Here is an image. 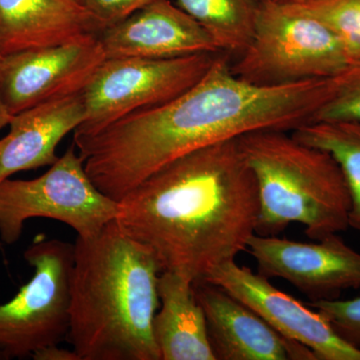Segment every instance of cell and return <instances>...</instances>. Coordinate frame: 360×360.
<instances>
[{
    "label": "cell",
    "mask_w": 360,
    "mask_h": 360,
    "mask_svg": "<svg viewBox=\"0 0 360 360\" xmlns=\"http://www.w3.org/2000/svg\"><path fill=\"white\" fill-rule=\"evenodd\" d=\"M349 65L335 32L292 2H260L255 30L231 63L248 84L276 86L335 77Z\"/></svg>",
    "instance_id": "obj_5"
},
{
    "label": "cell",
    "mask_w": 360,
    "mask_h": 360,
    "mask_svg": "<svg viewBox=\"0 0 360 360\" xmlns=\"http://www.w3.org/2000/svg\"><path fill=\"white\" fill-rule=\"evenodd\" d=\"M219 53L198 84L167 103L101 129L73 132L87 174L120 201L146 177L181 156L264 129L292 131L314 120L329 96V78L260 86L231 70Z\"/></svg>",
    "instance_id": "obj_1"
},
{
    "label": "cell",
    "mask_w": 360,
    "mask_h": 360,
    "mask_svg": "<svg viewBox=\"0 0 360 360\" xmlns=\"http://www.w3.org/2000/svg\"><path fill=\"white\" fill-rule=\"evenodd\" d=\"M202 281L219 286L262 316L279 335L314 352L317 360H360V348L350 345L330 322L312 307L272 285L236 260L212 269Z\"/></svg>",
    "instance_id": "obj_10"
},
{
    "label": "cell",
    "mask_w": 360,
    "mask_h": 360,
    "mask_svg": "<svg viewBox=\"0 0 360 360\" xmlns=\"http://www.w3.org/2000/svg\"><path fill=\"white\" fill-rule=\"evenodd\" d=\"M274 1H277V2H293V1H297V0H274Z\"/></svg>",
    "instance_id": "obj_25"
},
{
    "label": "cell",
    "mask_w": 360,
    "mask_h": 360,
    "mask_svg": "<svg viewBox=\"0 0 360 360\" xmlns=\"http://www.w3.org/2000/svg\"><path fill=\"white\" fill-rule=\"evenodd\" d=\"M33 360H82L75 349L60 348L58 345H49L33 354Z\"/></svg>",
    "instance_id": "obj_23"
},
{
    "label": "cell",
    "mask_w": 360,
    "mask_h": 360,
    "mask_svg": "<svg viewBox=\"0 0 360 360\" xmlns=\"http://www.w3.org/2000/svg\"><path fill=\"white\" fill-rule=\"evenodd\" d=\"M82 94L54 99L14 115L0 139V184L25 170L51 167L61 141L85 122Z\"/></svg>",
    "instance_id": "obj_14"
},
{
    "label": "cell",
    "mask_w": 360,
    "mask_h": 360,
    "mask_svg": "<svg viewBox=\"0 0 360 360\" xmlns=\"http://www.w3.org/2000/svg\"><path fill=\"white\" fill-rule=\"evenodd\" d=\"M106 58L169 59L224 53L205 28L174 0H158L99 33Z\"/></svg>",
    "instance_id": "obj_12"
},
{
    "label": "cell",
    "mask_w": 360,
    "mask_h": 360,
    "mask_svg": "<svg viewBox=\"0 0 360 360\" xmlns=\"http://www.w3.org/2000/svg\"><path fill=\"white\" fill-rule=\"evenodd\" d=\"M162 269L116 224L77 238L68 340L82 360H160L153 335Z\"/></svg>",
    "instance_id": "obj_3"
},
{
    "label": "cell",
    "mask_w": 360,
    "mask_h": 360,
    "mask_svg": "<svg viewBox=\"0 0 360 360\" xmlns=\"http://www.w3.org/2000/svg\"><path fill=\"white\" fill-rule=\"evenodd\" d=\"M98 35L0 56V97L11 115L82 94L105 60Z\"/></svg>",
    "instance_id": "obj_9"
},
{
    "label": "cell",
    "mask_w": 360,
    "mask_h": 360,
    "mask_svg": "<svg viewBox=\"0 0 360 360\" xmlns=\"http://www.w3.org/2000/svg\"><path fill=\"white\" fill-rule=\"evenodd\" d=\"M116 224L155 253L162 271L202 281L257 233L255 175L238 139L177 158L117 201Z\"/></svg>",
    "instance_id": "obj_2"
},
{
    "label": "cell",
    "mask_w": 360,
    "mask_h": 360,
    "mask_svg": "<svg viewBox=\"0 0 360 360\" xmlns=\"http://www.w3.org/2000/svg\"><path fill=\"white\" fill-rule=\"evenodd\" d=\"M309 305L321 312L343 340L360 348V295L350 300H311Z\"/></svg>",
    "instance_id": "obj_21"
},
{
    "label": "cell",
    "mask_w": 360,
    "mask_h": 360,
    "mask_svg": "<svg viewBox=\"0 0 360 360\" xmlns=\"http://www.w3.org/2000/svg\"><path fill=\"white\" fill-rule=\"evenodd\" d=\"M212 35L219 51L238 56L250 44L259 0H174Z\"/></svg>",
    "instance_id": "obj_17"
},
{
    "label": "cell",
    "mask_w": 360,
    "mask_h": 360,
    "mask_svg": "<svg viewBox=\"0 0 360 360\" xmlns=\"http://www.w3.org/2000/svg\"><path fill=\"white\" fill-rule=\"evenodd\" d=\"M158 290L160 309L153 319V335L160 360H217L193 281L162 271Z\"/></svg>",
    "instance_id": "obj_16"
},
{
    "label": "cell",
    "mask_w": 360,
    "mask_h": 360,
    "mask_svg": "<svg viewBox=\"0 0 360 360\" xmlns=\"http://www.w3.org/2000/svg\"><path fill=\"white\" fill-rule=\"evenodd\" d=\"M13 117V115L7 110L6 104L0 97V130L6 127V125H9Z\"/></svg>",
    "instance_id": "obj_24"
},
{
    "label": "cell",
    "mask_w": 360,
    "mask_h": 360,
    "mask_svg": "<svg viewBox=\"0 0 360 360\" xmlns=\"http://www.w3.org/2000/svg\"><path fill=\"white\" fill-rule=\"evenodd\" d=\"M105 25L78 0H0V54L98 35Z\"/></svg>",
    "instance_id": "obj_15"
},
{
    "label": "cell",
    "mask_w": 360,
    "mask_h": 360,
    "mask_svg": "<svg viewBox=\"0 0 360 360\" xmlns=\"http://www.w3.org/2000/svg\"><path fill=\"white\" fill-rule=\"evenodd\" d=\"M78 1H79V0H78Z\"/></svg>",
    "instance_id": "obj_28"
},
{
    "label": "cell",
    "mask_w": 360,
    "mask_h": 360,
    "mask_svg": "<svg viewBox=\"0 0 360 360\" xmlns=\"http://www.w3.org/2000/svg\"><path fill=\"white\" fill-rule=\"evenodd\" d=\"M217 360H317L314 352L279 335L231 293L206 281L194 283Z\"/></svg>",
    "instance_id": "obj_13"
},
{
    "label": "cell",
    "mask_w": 360,
    "mask_h": 360,
    "mask_svg": "<svg viewBox=\"0 0 360 360\" xmlns=\"http://www.w3.org/2000/svg\"><path fill=\"white\" fill-rule=\"evenodd\" d=\"M329 78L328 98L312 120L360 122V63L348 65Z\"/></svg>",
    "instance_id": "obj_20"
},
{
    "label": "cell",
    "mask_w": 360,
    "mask_h": 360,
    "mask_svg": "<svg viewBox=\"0 0 360 360\" xmlns=\"http://www.w3.org/2000/svg\"><path fill=\"white\" fill-rule=\"evenodd\" d=\"M260 2L265 1V0H259Z\"/></svg>",
    "instance_id": "obj_26"
},
{
    "label": "cell",
    "mask_w": 360,
    "mask_h": 360,
    "mask_svg": "<svg viewBox=\"0 0 360 360\" xmlns=\"http://www.w3.org/2000/svg\"><path fill=\"white\" fill-rule=\"evenodd\" d=\"M246 250L260 274L288 281L311 300H331L341 290L360 288V252L338 233L315 243L255 233Z\"/></svg>",
    "instance_id": "obj_11"
},
{
    "label": "cell",
    "mask_w": 360,
    "mask_h": 360,
    "mask_svg": "<svg viewBox=\"0 0 360 360\" xmlns=\"http://www.w3.org/2000/svg\"><path fill=\"white\" fill-rule=\"evenodd\" d=\"M158 0H79L104 25H115Z\"/></svg>",
    "instance_id": "obj_22"
},
{
    "label": "cell",
    "mask_w": 360,
    "mask_h": 360,
    "mask_svg": "<svg viewBox=\"0 0 360 360\" xmlns=\"http://www.w3.org/2000/svg\"><path fill=\"white\" fill-rule=\"evenodd\" d=\"M0 56H1V54H0Z\"/></svg>",
    "instance_id": "obj_27"
},
{
    "label": "cell",
    "mask_w": 360,
    "mask_h": 360,
    "mask_svg": "<svg viewBox=\"0 0 360 360\" xmlns=\"http://www.w3.org/2000/svg\"><path fill=\"white\" fill-rule=\"evenodd\" d=\"M238 142L257 184V234L276 236L300 224L319 240L350 227L349 191L331 155L286 130H257Z\"/></svg>",
    "instance_id": "obj_4"
},
{
    "label": "cell",
    "mask_w": 360,
    "mask_h": 360,
    "mask_svg": "<svg viewBox=\"0 0 360 360\" xmlns=\"http://www.w3.org/2000/svg\"><path fill=\"white\" fill-rule=\"evenodd\" d=\"M117 208L90 179L73 144L41 176L0 184V239L18 243L25 222L37 217L63 222L77 238H94L115 220Z\"/></svg>",
    "instance_id": "obj_6"
},
{
    "label": "cell",
    "mask_w": 360,
    "mask_h": 360,
    "mask_svg": "<svg viewBox=\"0 0 360 360\" xmlns=\"http://www.w3.org/2000/svg\"><path fill=\"white\" fill-rule=\"evenodd\" d=\"M292 4L335 32L349 65L360 63V0H297Z\"/></svg>",
    "instance_id": "obj_19"
},
{
    "label": "cell",
    "mask_w": 360,
    "mask_h": 360,
    "mask_svg": "<svg viewBox=\"0 0 360 360\" xmlns=\"http://www.w3.org/2000/svg\"><path fill=\"white\" fill-rule=\"evenodd\" d=\"M217 54L106 58L82 91L86 118L75 130L91 131L134 111L172 101L205 77Z\"/></svg>",
    "instance_id": "obj_8"
},
{
    "label": "cell",
    "mask_w": 360,
    "mask_h": 360,
    "mask_svg": "<svg viewBox=\"0 0 360 360\" xmlns=\"http://www.w3.org/2000/svg\"><path fill=\"white\" fill-rule=\"evenodd\" d=\"M33 276L0 304V359H23L59 345L70 330L75 245L37 238L25 252Z\"/></svg>",
    "instance_id": "obj_7"
},
{
    "label": "cell",
    "mask_w": 360,
    "mask_h": 360,
    "mask_svg": "<svg viewBox=\"0 0 360 360\" xmlns=\"http://www.w3.org/2000/svg\"><path fill=\"white\" fill-rule=\"evenodd\" d=\"M298 141L331 155L349 191V225L360 232V122L311 120L292 130Z\"/></svg>",
    "instance_id": "obj_18"
}]
</instances>
